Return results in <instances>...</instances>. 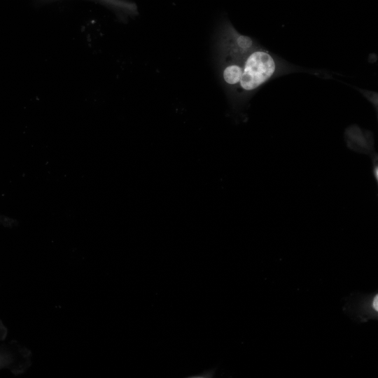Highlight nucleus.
I'll list each match as a JSON object with an SVG mask.
<instances>
[{"mask_svg": "<svg viewBox=\"0 0 378 378\" xmlns=\"http://www.w3.org/2000/svg\"><path fill=\"white\" fill-rule=\"evenodd\" d=\"M344 309L354 314L359 321L366 322L370 318H378V293L355 296L346 303Z\"/></svg>", "mask_w": 378, "mask_h": 378, "instance_id": "obj_2", "label": "nucleus"}, {"mask_svg": "<svg viewBox=\"0 0 378 378\" xmlns=\"http://www.w3.org/2000/svg\"><path fill=\"white\" fill-rule=\"evenodd\" d=\"M225 46V55L243 58L256 46V43L249 36L241 35L233 28H228Z\"/></svg>", "mask_w": 378, "mask_h": 378, "instance_id": "obj_3", "label": "nucleus"}, {"mask_svg": "<svg viewBox=\"0 0 378 378\" xmlns=\"http://www.w3.org/2000/svg\"><path fill=\"white\" fill-rule=\"evenodd\" d=\"M242 60L243 58L225 55L222 62L221 79L230 92H234L239 83L242 74Z\"/></svg>", "mask_w": 378, "mask_h": 378, "instance_id": "obj_4", "label": "nucleus"}, {"mask_svg": "<svg viewBox=\"0 0 378 378\" xmlns=\"http://www.w3.org/2000/svg\"><path fill=\"white\" fill-rule=\"evenodd\" d=\"M285 69V64L275 56L255 46L243 57L241 79L234 93L239 98H246Z\"/></svg>", "mask_w": 378, "mask_h": 378, "instance_id": "obj_1", "label": "nucleus"}]
</instances>
